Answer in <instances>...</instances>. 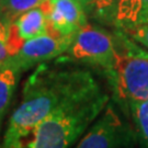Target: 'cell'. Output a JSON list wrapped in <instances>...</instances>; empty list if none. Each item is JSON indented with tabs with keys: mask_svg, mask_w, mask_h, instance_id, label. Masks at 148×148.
Masks as SVG:
<instances>
[{
	"mask_svg": "<svg viewBox=\"0 0 148 148\" xmlns=\"http://www.w3.org/2000/svg\"><path fill=\"white\" fill-rule=\"evenodd\" d=\"M40 7L48 16L53 35L77 34L88 24L87 11L76 0H44Z\"/></svg>",
	"mask_w": 148,
	"mask_h": 148,
	"instance_id": "obj_7",
	"label": "cell"
},
{
	"mask_svg": "<svg viewBox=\"0 0 148 148\" xmlns=\"http://www.w3.org/2000/svg\"><path fill=\"white\" fill-rule=\"evenodd\" d=\"M148 23V0H120L116 10L119 27Z\"/></svg>",
	"mask_w": 148,
	"mask_h": 148,
	"instance_id": "obj_9",
	"label": "cell"
},
{
	"mask_svg": "<svg viewBox=\"0 0 148 148\" xmlns=\"http://www.w3.org/2000/svg\"><path fill=\"white\" fill-rule=\"evenodd\" d=\"M18 76L19 74L11 67H0V134L2 121L16 91Z\"/></svg>",
	"mask_w": 148,
	"mask_h": 148,
	"instance_id": "obj_10",
	"label": "cell"
},
{
	"mask_svg": "<svg viewBox=\"0 0 148 148\" xmlns=\"http://www.w3.org/2000/svg\"><path fill=\"white\" fill-rule=\"evenodd\" d=\"M109 102L101 85L75 97L52 112L32 133L30 148H65L71 146L99 117Z\"/></svg>",
	"mask_w": 148,
	"mask_h": 148,
	"instance_id": "obj_2",
	"label": "cell"
},
{
	"mask_svg": "<svg viewBox=\"0 0 148 148\" xmlns=\"http://www.w3.org/2000/svg\"><path fill=\"white\" fill-rule=\"evenodd\" d=\"M78 1L80 5H84V8L86 9L87 13L88 12H91V5H92V0H76Z\"/></svg>",
	"mask_w": 148,
	"mask_h": 148,
	"instance_id": "obj_16",
	"label": "cell"
},
{
	"mask_svg": "<svg viewBox=\"0 0 148 148\" xmlns=\"http://www.w3.org/2000/svg\"><path fill=\"white\" fill-rule=\"evenodd\" d=\"M120 0H92L91 13L106 24L116 23V10Z\"/></svg>",
	"mask_w": 148,
	"mask_h": 148,
	"instance_id": "obj_13",
	"label": "cell"
},
{
	"mask_svg": "<svg viewBox=\"0 0 148 148\" xmlns=\"http://www.w3.org/2000/svg\"><path fill=\"white\" fill-rule=\"evenodd\" d=\"M44 0H0V18L5 24L10 25L18 16L40 7Z\"/></svg>",
	"mask_w": 148,
	"mask_h": 148,
	"instance_id": "obj_12",
	"label": "cell"
},
{
	"mask_svg": "<svg viewBox=\"0 0 148 148\" xmlns=\"http://www.w3.org/2000/svg\"><path fill=\"white\" fill-rule=\"evenodd\" d=\"M120 29H122V31L124 32L132 41L138 43L139 45H142L148 49V23L126 27H120Z\"/></svg>",
	"mask_w": 148,
	"mask_h": 148,
	"instance_id": "obj_14",
	"label": "cell"
},
{
	"mask_svg": "<svg viewBox=\"0 0 148 148\" xmlns=\"http://www.w3.org/2000/svg\"><path fill=\"white\" fill-rule=\"evenodd\" d=\"M90 70L38 65L23 87L22 101L11 114L2 147H22L37 125L58 106L99 86Z\"/></svg>",
	"mask_w": 148,
	"mask_h": 148,
	"instance_id": "obj_1",
	"label": "cell"
},
{
	"mask_svg": "<svg viewBox=\"0 0 148 148\" xmlns=\"http://www.w3.org/2000/svg\"><path fill=\"white\" fill-rule=\"evenodd\" d=\"M137 140L148 147V99L127 102Z\"/></svg>",
	"mask_w": 148,
	"mask_h": 148,
	"instance_id": "obj_11",
	"label": "cell"
},
{
	"mask_svg": "<svg viewBox=\"0 0 148 148\" xmlns=\"http://www.w3.org/2000/svg\"><path fill=\"white\" fill-rule=\"evenodd\" d=\"M66 54L68 55L67 58L95 65L110 71L117 54L115 36L88 23L76 34Z\"/></svg>",
	"mask_w": 148,
	"mask_h": 148,
	"instance_id": "obj_4",
	"label": "cell"
},
{
	"mask_svg": "<svg viewBox=\"0 0 148 148\" xmlns=\"http://www.w3.org/2000/svg\"><path fill=\"white\" fill-rule=\"evenodd\" d=\"M137 142L135 130L119 116L112 104H106L102 113L84 137L77 144L79 148L128 147Z\"/></svg>",
	"mask_w": 148,
	"mask_h": 148,
	"instance_id": "obj_5",
	"label": "cell"
},
{
	"mask_svg": "<svg viewBox=\"0 0 148 148\" xmlns=\"http://www.w3.org/2000/svg\"><path fill=\"white\" fill-rule=\"evenodd\" d=\"M12 24L16 29V34L23 41L48 33L51 34V24L48 21V16L41 7L33 8L20 14Z\"/></svg>",
	"mask_w": 148,
	"mask_h": 148,
	"instance_id": "obj_8",
	"label": "cell"
},
{
	"mask_svg": "<svg viewBox=\"0 0 148 148\" xmlns=\"http://www.w3.org/2000/svg\"><path fill=\"white\" fill-rule=\"evenodd\" d=\"M76 34L53 35L44 34L24 41L14 55L9 56L2 67H11L21 74L36 65H41L66 53Z\"/></svg>",
	"mask_w": 148,
	"mask_h": 148,
	"instance_id": "obj_6",
	"label": "cell"
},
{
	"mask_svg": "<svg viewBox=\"0 0 148 148\" xmlns=\"http://www.w3.org/2000/svg\"><path fill=\"white\" fill-rule=\"evenodd\" d=\"M112 69L111 80L119 98L124 102L148 99V52L136 46L125 35Z\"/></svg>",
	"mask_w": 148,
	"mask_h": 148,
	"instance_id": "obj_3",
	"label": "cell"
},
{
	"mask_svg": "<svg viewBox=\"0 0 148 148\" xmlns=\"http://www.w3.org/2000/svg\"><path fill=\"white\" fill-rule=\"evenodd\" d=\"M9 27L0 18V67L9 58L8 49V37H9Z\"/></svg>",
	"mask_w": 148,
	"mask_h": 148,
	"instance_id": "obj_15",
	"label": "cell"
}]
</instances>
